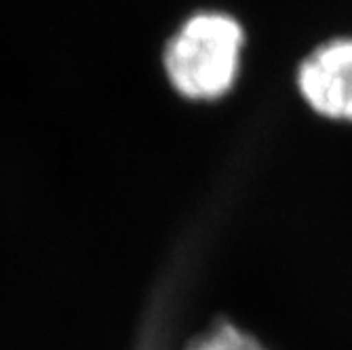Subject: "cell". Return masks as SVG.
<instances>
[{"label":"cell","mask_w":352,"mask_h":350,"mask_svg":"<svg viewBox=\"0 0 352 350\" xmlns=\"http://www.w3.org/2000/svg\"><path fill=\"white\" fill-rule=\"evenodd\" d=\"M243 28L226 13L192 15L167 43L165 72L188 100H217L236 80L243 49Z\"/></svg>","instance_id":"obj_1"},{"label":"cell","mask_w":352,"mask_h":350,"mask_svg":"<svg viewBox=\"0 0 352 350\" xmlns=\"http://www.w3.org/2000/svg\"><path fill=\"white\" fill-rule=\"evenodd\" d=\"M298 87L318 114L352 122V39L314 49L298 70Z\"/></svg>","instance_id":"obj_2"},{"label":"cell","mask_w":352,"mask_h":350,"mask_svg":"<svg viewBox=\"0 0 352 350\" xmlns=\"http://www.w3.org/2000/svg\"><path fill=\"white\" fill-rule=\"evenodd\" d=\"M186 350H268L247 331L230 325V323H217L209 331L201 333L192 340Z\"/></svg>","instance_id":"obj_3"}]
</instances>
